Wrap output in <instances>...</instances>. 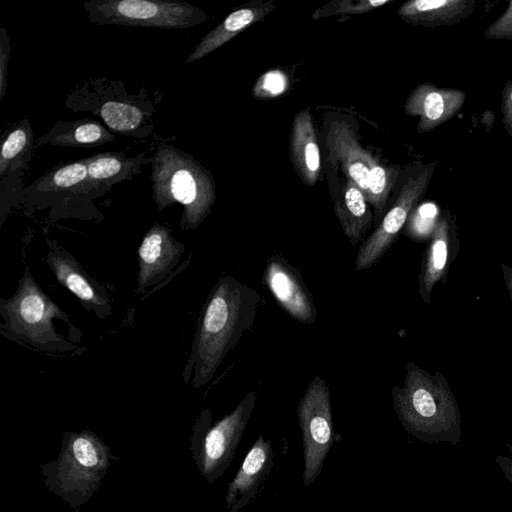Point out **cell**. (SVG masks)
Instances as JSON below:
<instances>
[{"mask_svg": "<svg viewBox=\"0 0 512 512\" xmlns=\"http://www.w3.org/2000/svg\"><path fill=\"white\" fill-rule=\"evenodd\" d=\"M260 294L232 276L211 290L198 318L191 352L182 372L185 384L201 388L216 374L227 354L254 324Z\"/></svg>", "mask_w": 512, "mask_h": 512, "instance_id": "1", "label": "cell"}, {"mask_svg": "<svg viewBox=\"0 0 512 512\" xmlns=\"http://www.w3.org/2000/svg\"><path fill=\"white\" fill-rule=\"evenodd\" d=\"M391 395L393 409L408 434L428 444L460 443V408L441 372L432 374L408 362L404 384L394 386Z\"/></svg>", "mask_w": 512, "mask_h": 512, "instance_id": "2", "label": "cell"}, {"mask_svg": "<svg viewBox=\"0 0 512 512\" xmlns=\"http://www.w3.org/2000/svg\"><path fill=\"white\" fill-rule=\"evenodd\" d=\"M150 162L152 194L158 210L179 203L183 206L181 229H197L211 213L216 200L210 171L192 155L171 144H159Z\"/></svg>", "mask_w": 512, "mask_h": 512, "instance_id": "3", "label": "cell"}, {"mask_svg": "<svg viewBox=\"0 0 512 512\" xmlns=\"http://www.w3.org/2000/svg\"><path fill=\"white\" fill-rule=\"evenodd\" d=\"M1 334L23 346L49 354L74 353L80 347L58 333L55 320L75 327L63 311L37 284L26 267L15 293L0 299Z\"/></svg>", "mask_w": 512, "mask_h": 512, "instance_id": "4", "label": "cell"}, {"mask_svg": "<svg viewBox=\"0 0 512 512\" xmlns=\"http://www.w3.org/2000/svg\"><path fill=\"white\" fill-rule=\"evenodd\" d=\"M111 458L110 447L91 431H65L58 458L40 469L48 490L77 512L99 488Z\"/></svg>", "mask_w": 512, "mask_h": 512, "instance_id": "5", "label": "cell"}, {"mask_svg": "<svg viewBox=\"0 0 512 512\" xmlns=\"http://www.w3.org/2000/svg\"><path fill=\"white\" fill-rule=\"evenodd\" d=\"M122 82L95 79L71 92L66 105L98 115L106 126L125 137H148L153 131L154 108L144 91L129 95Z\"/></svg>", "mask_w": 512, "mask_h": 512, "instance_id": "6", "label": "cell"}, {"mask_svg": "<svg viewBox=\"0 0 512 512\" xmlns=\"http://www.w3.org/2000/svg\"><path fill=\"white\" fill-rule=\"evenodd\" d=\"M256 402L250 391L229 414L212 424L210 409L201 412L193 426L192 458L203 478L212 484L230 466Z\"/></svg>", "mask_w": 512, "mask_h": 512, "instance_id": "7", "label": "cell"}, {"mask_svg": "<svg viewBox=\"0 0 512 512\" xmlns=\"http://www.w3.org/2000/svg\"><path fill=\"white\" fill-rule=\"evenodd\" d=\"M83 8L97 25L187 29L208 19L201 8L177 0H89Z\"/></svg>", "mask_w": 512, "mask_h": 512, "instance_id": "8", "label": "cell"}, {"mask_svg": "<svg viewBox=\"0 0 512 512\" xmlns=\"http://www.w3.org/2000/svg\"><path fill=\"white\" fill-rule=\"evenodd\" d=\"M304 456L303 484H312L320 475L334 443L330 390L316 376L307 386L297 407Z\"/></svg>", "mask_w": 512, "mask_h": 512, "instance_id": "9", "label": "cell"}, {"mask_svg": "<svg viewBox=\"0 0 512 512\" xmlns=\"http://www.w3.org/2000/svg\"><path fill=\"white\" fill-rule=\"evenodd\" d=\"M433 171L434 164H428L422 171L408 178L391 209L361 244L355 259L357 271L370 268L390 249L409 215L425 195Z\"/></svg>", "mask_w": 512, "mask_h": 512, "instance_id": "10", "label": "cell"}, {"mask_svg": "<svg viewBox=\"0 0 512 512\" xmlns=\"http://www.w3.org/2000/svg\"><path fill=\"white\" fill-rule=\"evenodd\" d=\"M35 141L31 123L23 118L1 135L0 216L1 225L13 207L20 204L25 187L24 171L32 160Z\"/></svg>", "mask_w": 512, "mask_h": 512, "instance_id": "11", "label": "cell"}, {"mask_svg": "<svg viewBox=\"0 0 512 512\" xmlns=\"http://www.w3.org/2000/svg\"><path fill=\"white\" fill-rule=\"evenodd\" d=\"M86 177V158L62 164L26 187L20 203L31 209L52 207L57 219L62 209L84 203L82 186Z\"/></svg>", "mask_w": 512, "mask_h": 512, "instance_id": "12", "label": "cell"}, {"mask_svg": "<svg viewBox=\"0 0 512 512\" xmlns=\"http://www.w3.org/2000/svg\"><path fill=\"white\" fill-rule=\"evenodd\" d=\"M460 247L455 215L444 209L436 218L430 240L423 254L419 274L418 292L422 300L430 304L434 287L445 284L451 263Z\"/></svg>", "mask_w": 512, "mask_h": 512, "instance_id": "13", "label": "cell"}, {"mask_svg": "<svg viewBox=\"0 0 512 512\" xmlns=\"http://www.w3.org/2000/svg\"><path fill=\"white\" fill-rule=\"evenodd\" d=\"M47 264L57 281L74 294L83 307L100 319L112 315L105 287L88 275L76 258L56 241L47 239Z\"/></svg>", "mask_w": 512, "mask_h": 512, "instance_id": "14", "label": "cell"}, {"mask_svg": "<svg viewBox=\"0 0 512 512\" xmlns=\"http://www.w3.org/2000/svg\"><path fill=\"white\" fill-rule=\"evenodd\" d=\"M185 246L172 236L171 229L155 222L145 233L137 250L138 276L135 294L143 295L161 283L176 268Z\"/></svg>", "mask_w": 512, "mask_h": 512, "instance_id": "15", "label": "cell"}, {"mask_svg": "<svg viewBox=\"0 0 512 512\" xmlns=\"http://www.w3.org/2000/svg\"><path fill=\"white\" fill-rule=\"evenodd\" d=\"M265 284L278 304L295 320L313 324L317 310L300 271L279 256L267 259Z\"/></svg>", "mask_w": 512, "mask_h": 512, "instance_id": "16", "label": "cell"}, {"mask_svg": "<svg viewBox=\"0 0 512 512\" xmlns=\"http://www.w3.org/2000/svg\"><path fill=\"white\" fill-rule=\"evenodd\" d=\"M272 466V441L259 434L227 486L224 501L228 512H239L257 498Z\"/></svg>", "mask_w": 512, "mask_h": 512, "instance_id": "17", "label": "cell"}, {"mask_svg": "<svg viewBox=\"0 0 512 512\" xmlns=\"http://www.w3.org/2000/svg\"><path fill=\"white\" fill-rule=\"evenodd\" d=\"M466 93L456 88H440L430 82L417 85L408 95L404 112L418 116V133L429 132L454 117L463 107Z\"/></svg>", "mask_w": 512, "mask_h": 512, "instance_id": "18", "label": "cell"}, {"mask_svg": "<svg viewBox=\"0 0 512 512\" xmlns=\"http://www.w3.org/2000/svg\"><path fill=\"white\" fill-rule=\"evenodd\" d=\"M151 161L144 154L128 157L122 152L100 153L86 158L87 177L82 186L83 202L108 192L113 185L131 179Z\"/></svg>", "mask_w": 512, "mask_h": 512, "instance_id": "19", "label": "cell"}, {"mask_svg": "<svg viewBox=\"0 0 512 512\" xmlns=\"http://www.w3.org/2000/svg\"><path fill=\"white\" fill-rule=\"evenodd\" d=\"M290 154L301 180L305 185L313 186L320 174L321 159L309 109H302L294 116L290 135Z\"/></svg>", "mask_w": 512, "mask_h": 512, "instance_id": "20", "label": "cell"}, {"mask_svg": "<svg viewBox=\"0 0 512 512\" xmlns=\"http://www.w3.org/2000/svg\"><path fill=\"white\" fill-rule=\"evenodd\" d=\"M475 5L473 0H410L397 14L408 24L435 28L459 23L472 14Z\"/></svg>", "mask_w": 512, "mask_h": 512, "instance_id": "21", "label": "cell"}, {"mask_svg": "<svg viewBox=\"0 0 512 512\" xmlns=\"http://www.w3.org/2000/svg\"><path fill=\"white\" fill-rule=\"evenodd\" d=\"M327 146L339 160L347 178L365 195L369 180L367 161L371 153L361 147L352 127L344 121L333 122L327 134Z\"/></svg>", "mask_w": 512, "mask_h": 512, "instance_id": "22", "label": "cell"}, {"mask_svg": "<svg viewBox=\"0 0 512 512\" xmlns=\"http://www.w3.org/2000/svg\"><path fill=\"white\" fill-rule=\"evenodd\" d=\"M273 3H254L230 13L220 24L209 31L185 59L190 64L220 48L252 24L265 18L273 9Z\"/></svg>", "mask_w": 512, "mask_h": 512, "instance_id": "23", "label": "cell"}, {"mask_svg": "<svg viewBox=\"0 0 512 512\" xmlns=\"http://www.w3.org/2000/svg\"><path fill=\"white\" fill-rule=\"evenodd\" d=\"M334 212L352 245L363 239L373 222V214L364 193L349 178L334 200Z\"/></svg>", "mask_w": 512, "mask_h": 512, "instance_id": "24", "label": "cell"}, {"mask_svg": "<svg viewBox=\"0 0 512 512\" xmlns=\"http://www.w3.org/2000/svg\"><path fill=\"white\" fill-rule=\"evenodd\" d=\"M116 139L100 122L93 119L58 121L49 132L35 140V146L96 147Z\"/></svg>", "mask_w": 512, "mask_h": 512, "instance_id": "25", "label": "cell"}, {"mask_svg": "<svg viewBox=\"0 0 512 512\" xmlns=\"http://www.w3.org/2000/svg\"><path fill=\"white\" fill-rule=\"evenodd\" d=\"M369 167L368 188L365 197L373 206L375 214H382L400 169L386 166L372 154L367 161Z\"/></svg>", "mask_w": 512, "mask_h": 512, "instance_id": "26", "label": "cell"}, {"mask_svg": "<svg viewBox=\"0 0 512 512\" xmlns=\"http://www.w3.org/2000/svg\"><path fill=\"white\" fill-rule=\"evenodd\" d=\"M393 0H332L312 13L317 20L330 16H346L364 14L386 5Z\"/></svg>", "mask_w": 512, "mask_h": 512, "instance_id": "27", "label": "cell"}, {"mask_svg": "<svg viewBox=\"0 0 512 512\" xmlns=\"http://www.w3.org/2000/svg\"><path fill=\"white\" fill-rule=\"evenodd\" d=\"M288 79L282 71H269L262 75L254 88L256 97H275L287 88Z\"/></svg>", "mask_w": 512, "mask_h": 512, "instance_id": "28", "label": "cell"}, {"mask_svg": "<svg viewBox=\"0 0 512 512\" xmlns=\"http://www.w3.org/2000/svg\"><path fill=\"white\" fill-rule=\"evenodd\" d=\"M484 36L493 40H512V1L506 10L484 32Z\"/></svg>", "mask_w": 512, "mask_h": 512, "instance_id": "29", "label": "cell"}, {"mask_svg": "<svg viewBox=\"0 0 512 512\" xmlns=\"http://www.w3.org/2000/svg\"><path fill=\"white\" fill-rule=\"evenodd\" d=\"M10 38L4 27L0 32V100L3 99L7 89L8 61L10 56Z\"/></svg>", "mask_w": 512, "mask_h": 512, "instance_id": "30", "label": "cell"}, {"mask_svg": "<svg viewBox=\"0 0 512 512\" xmlns=\"http://www.w3.org/2000/svg\"><path fill=\"white\" fill-rule=\"evenodd\" d=\"M501 112L504 128L512 138V79L508 80L502 89Z\"/></svg>", "mask_w": 512, "mask_h": 512, "instance_id": "31", "label": "cell"}, {"mask_svg": "<svg viewBox=\"0 0 512 512\" xmlns=\"http://www.w3.org/2000/svg\"><path fill=\"white\" fill-rule=\"evenodd\" d=\"M496 462L501 469L504 477L512 485V457L497 455Z\"/></svg>", "mask_w": 512, "mask_h": 512, "instance_id": "32", "label": "cell"}, {"mask_svg": "<svg viewBox=\"0 0 512 512\" xmlns=\"http://www.w3.org/2000/svg\"><path fill=\"white\" fill-rule=\"evenodd\" d=\"M500 268L503 274V279L505 282L507 292L509 294L510 301L512 303V267L505 263H502L500 265Z\"/></svg>", "mask_w": 512, "mask_h": 512, "instance_id": "33", "label": "cell"}, {"mask_svg": "<svg viewBox=\"0 0 512 512\" xmlns=\"http://www.w3.org/2000/svg\"><path fill=\"white\" fill-rule=\"evenodd\" d=\"M507 450L512 454V444L506 443Z\"/></svg>", "mask_w": 512, "mask_h": 512, "instance_id": "34", "label": "cell"}]
</instances>
